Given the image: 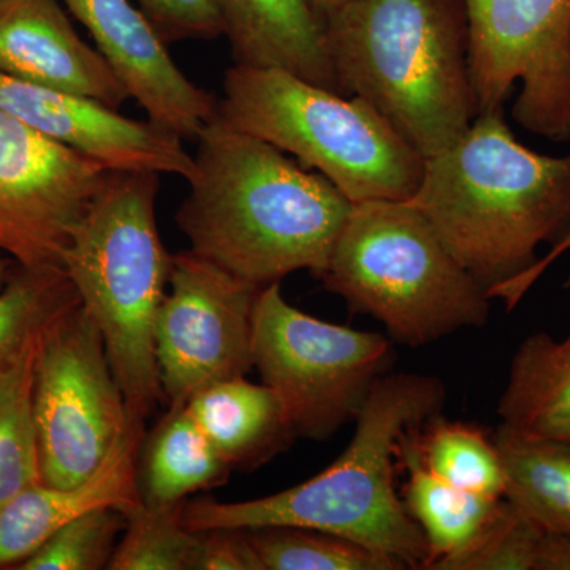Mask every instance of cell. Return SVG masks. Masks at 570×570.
Instances as JSON below:
<instances>
[{
  "mask_svg": "<svg viewBox=\"0 0 570 570\" xmlns=\"http://www.w3.org/2000/svg\"><path fill=\"white\" fill-rule=\"evenodd\" d=\"M197 141L176 213L189 250L261 288L302 269L324 275L354 206L335 184L219 112Z\"/></svg>",
  "mask_w": 570,
  "mask_h": 570,
  "instance_id": "1",
  "label": "cell"
},
{
  "mask_svg": "<svg viewBox=\"0 0 570 570\" xmlns=\"http://www.w3.org/2000/svg\"><path fill=\"white\" fill-rule=\"evenodd\" d=\"M445 397L438 377L384 374L354 420V436L328 468L272 497L186 501L184 524L190 531L306 528L354 540L406 569L425 570L430 547L397 493V455L412 428L441 414Z\"/></svg>",
  "mask_w": 570,
  "mask_h": 570,
  "instance_id": "2",
  "label": "cell"
},
{
  "mask_svg": "<svg viewBox=\"0 0 570 570\" xmlns=\"http://www.w3.org/2000/svg\"><path fill=\"white\" fill-rule=\"evenodd\" d=\"M409 205L433 225L487 294L539 261L570 230V154L521 145L502 110L480 112L468 132L425 159Z\"/></svg>",
  "mask_w": 570,
  "mask_h": 570,
  "instance_id": "3",
  "label": "cell"
},
{
  "mask_svg": "<svg viewBox=\"0 0 570 570\" xmlns=\"http://www.w3.org/2000/svg\"><path fill=\"white\" fill-rule=\"evenodd\" d=\"M341 94L360 97L425 159L478 118L464 0H351L326 14Z\"/></svg>",
  "mask_w": 570,
  "mask_h": 570,
  "instance_id": "4",
  "label": "cell"
},
{
  "mask_svg": "<svg viewBox=\"0 0 570 570\" xmlns=\"http://www.w3.org/2000/svg\"><path fill=\"white\" fill-rule=\"evenodd\" d=\"M159 189L154 171H108L62 258L102 335L130 419L142 425L164 401L154 325L174 264L157 228Z\"/></svg>",
  "mask_w": 570,
  "mask_h": 570,
  "instance_id": "5",
  "label": "cell"
},
{
  "mask_svg": "<svg viewBox=\"0 0 570 570\" xmlns=\"http://www.w3.org/2000/svg\"><path fill=\"white\" fill-rule=\"evenodd\" d=\"M318 279L403 346H428L490 317L487 288L407 202L354 204Z\"/></svg>",
  "mask_w": 570,
  "mask_h": 570,
  "instance_id": "6",
  "label": "cell"
},
{
  "mask_svg": "<svg viewBox=\"0 0 570 570\" xmlns=\"http://www.w3.org/2000/svg\"><path fill=\"white\" fill-rule=\"evenodd\" d=\"M219 115L325 176L352 204L407 202L422 183L425 157L376 108L291 71L235 63Z\"/></svg>",
  "mask_w": 570,
  "mask_h": 570,
  "instance_id": "7",
  "label": "cell"
},
{
  "mask_svg": "<svg viewBox=\"0 0 570 570\" xmlns=\"http://www.w3.org/2000/svg\"><path fill=\"white\" fill-rule=\"evenodd\" d=\"M393 358L389 336L309 316L284 298L279 283L258 291L254 367L283 401L296 438L326 441L354 423Z\"/></svg>",
  "mask_w": 570,
  "mask_h": 570,
  "instance_id": "8",
  "label": "cell"
},
{
  "mask_svg": "<svg viewBox=\"0 0 570 570\" xmlns=\"http://www.w3.org/2000/svg\"><path fill=\"white\" fill-rule=\"evenodd\" d=\"M32 411L41 482L61 489L91 478L134 422L81 303L41 337Z\"/></svg>",
  "mask_w": 570,
  "mask_h": 570,
  "instance_id": "9",
  "label": "cell"
},
{
  "mask_svg": "<svg viewBox=\"0 0 570 570\" xmlns=\"http://www.w3.org/2000/svg\"><path fill=\"white\" fill-rule=\"evenodd\" d=\"M478 111L502 110L530 134L570 141V0H464Z\"/></svg>",
  "mask_w": 570,
  "mask_h": 570,
  "instance_id": "10",
  "label": "cell"
},
{
  "mask_svg": "<svg viewBox=\"0 0 570 570\" xmlns=\"http://www.w3.org/2000/svg\"><path fill=\"white\" fill-rule=\"evenodd\" d=\"M261 287L228 275L193 250L174 255L154 325L160 387L168 409L254 367V307Z\"/></svg>",
  "mask_w": 570,
  "mask_h": 570,
  "instance_id": "11",
  "label": "cell"
},
{
  "mask_svg": "<svg viewBox=\"0 0 570 570\" xmlns=\"http://www.w3.org/2000/svg\"><path fill=\"white\" fill-rule=\"evenodd\" d=\"M108 171L0 110V253L26 268H62Z\"/></svg>",
  "mask_w": 570,
  "mask_h": 570,
  "instance_id": "12",
  "label": "cell"
},
{
  "mask_svg": "<svg viewBox=\"0 0 570 570\" xmlns=\"http://www.w3.org/2000/svg\"><path fill=\"white\" fill-rule=\"evenodd\" d=\"M0 110L108 170L154 171L184 179L194 171V156L178 134L151 119L126 118L81 94L41 88L0 73Z\"/></svg>",
  "mask_w": 570,
  "mask_h": 570,
  "instance_id": "13",
  "label": "cell"
},
{
  "mask_svg": "<svg viewBox=\"0 0 570 570\" xmlns=\"http://www.w3.org/2000/svg\"><path fill=\"white\" fill-rule=\"evenodd\" d=\"M62 2L151 121L181 138H197L216 118L219 100L179 70L167 41L130 0Z\"/></svg>",
  "mask_w": 570,
  "mask_h": 570,
  "instance_id": "14",
  "label": "cell"
},
{
  "mask_svg": "<svg viewBox=\"0 0 570 570\" xmlns=\"http://www.w3.org/2000/svg\"><path fill=\"white\" fill-rule=\"evenodd\" d=\"M0 73L119 107L129 94L59 0H0Z\"/></svg>",
  "mask_w": 570,
  "mask_h": 570,
  "instance_id": "15",
  "label": "cell"
},
{
  "mask_svg": "<svg viewBox=\"0 0 570 570\" xmlns=\"http://www.w3.org/2000/svg\"><path fill=\"white\" fill-rule=\"evenodd\" d=\"M145 425L130 422L100 468L70 489L39 482L0 505V569H17L63 524L91 510L115 508L124 513L142 504L138 460Z\"/></svg>",
  "mask_w": 570,
  "mask_h": 570,
  "instance_id": "16",
  "label": "cell"
},
{
  "mask_svg": "<svg viewBox=\"0 0 570 570\" xmlns=\"http://www.w3.org/2000/svg\"><path fill=\"white\" fill-rule=\"evenodd\" d=\"M235 63L283 69L341 94L325 21L309 0H214Z\"/></svg>",
  "mask_w": 570,
  "mask_h": 570,
  "instance_id": "17",
  "label": "cell"
},
{
  "mask_svg": "<svg viewBox=\"0 0 570 570\" xmlns=\"http://www.w3.org/2000/svg\"><path fill=\"white\" fill-rule=\"evenodd\" d=\"M186 409L232 471L264 466L296 438L275 390L246 376L209 385Z\"/></svg>",
  "mask_w": 570,
  "mask_h": 570,
  "instance_id": "18",
  "label": "cell"
},
{
  "mask_svg": "<svg viewBox=\"0 0 570 570\" xmlns=\"http://www.w3.org/2000/svg\"><path fill=\"white\" fill-rule=\"evenodd\" d=\"M499 425L524 438L570 445V330L524 337L510 362L499 397Z\"/></svg>",
  "mask_w": 570,
  "mask_h": 570,
  "instance_id": "19",
  "label": "cell"
},
{
  "mask_svg": "<svg viewBox=\"0 0 570 570\" xmlns=\"http://www.w3.org/2000/svg\"><path fill=\"white\" fill-rule=\"evenodd\" d=\"M232 468L225 463L186 407L168 409L138 460L142 504L167 508L181 504L202 490L223 485Z\"/></svg>",
  "mask_w": 570,
  "mask_h": 570,
  "instance_id": "20",
  "label": "cell"
},
{
  "mask_svg": "<svg viewBox=\"0 0 570 570\" xmlns=\"http://www.w3.org/2000/svg\"><path fill=\"white\" fill-rule=\"evenodd\" d=\"M504 463V498L546 534L570 538V445L493 431Z\"/></svg>",
  "mask_w": 570,
  "mask_h": 570,
  "instance_id": "21",
  "label": "cell"
},
{
  "mask_svg": "<svg viewBox=\"0 0 570 570\" xmlns=\"http://www.w3.org/2000/svg\"><path fill=\"white\" fill-rule=\"evenodd\" d=\"M404 448L431 474L456 489L480 497L504 498V463L493 433L475 423L449 420L436 414L412 428L403 439Z\"/></svg>",
  "mask_w": 570,
  "mask_h": 570,
  "instance_id": "22",
  "label": "cell"
},
{
  "mask_svg": "<svg viewBox=\"0 0 570 570\" xmlns=\"http://www.w3.org/2000/svg\"><path fill=\"white\" fill-rule=\"evenodd\" d=\"M401 471L406 472L403 498L411 519L425 535L430 547V562L425 570L441 558L461 549L483 527L501 499L480 497L466 490L456 489L444 480L431 474L419 463L403 442L400 455Z\"/></svg>",
  "mask_w": 570,
  "mask_h": 570,
  "instance_id": "23",
  "label": "cell"
},
{
  "mask_svg": "<svg viewBox=\"0 0 570 570\" xmlns=\"http://www.w3.org/2000/svg\"><path fill=\"white\" fill-rule=\"evenodd\" d=\"M41 335L0 370V505L41 482L32 395Z\"/></svg>",
  "mask_w": 570,
  "mask_h": 570,
  "instance_id": "24",
  "label": "cell"
},
{
  "mask_svg": "<svg viewBox=\"0 0 570 570\" xmlns=\"http://www.w3.org/2000/svg\"><path fill=\"white\" fill-rule=\"evenodd\" d=\"M77 305L80 296L63 268L14 264L0 291V370Z\"/></svg>",
  "mask_w": 570,
  "mask_h": 570,
  "instance_id": "25",
  "label": "cell"
},
{
  "mask_svg": "<svg viewBox=\"0 0 570 570\" xmlns=\"http://www.w3.org/2000/svg\"><path fill=\"white\" fill-rule=\"evenodd\" d=\"M264 570H404L387 554L316 530L268 527L247 530Z\"/></svg>",
  "mask_w": 570,
  "mask_h": 570,
  "instance_id": "26",
  "label": "cell"
},
{
  "mask_svg": "<svg viewBox=\"0 0 570 570\" xmlns=\"http://www.w3.org/2000/svg\"><path fill=\"white\" fill-rule=\"evenodd\" d=\"M186 502V501H184ZM138 505L112 553L110 570H193L198 531L183 521V505Z\"/></svg>",
  "mask_w": 570,
  "mask_h": 570,
  "instance_id": "27",
  "label": "cell"
},
{
  "mask_svg": "<svg viewBox=\"0 0 570 570\" xmlns=\"http://www.w3.org/2000/svg\"><path fill=\"white\" fill-rule=\"evenodd\" d=\"M546 532L502 498L472 539L428 570H538Z\"/></svg>",
  "mask_w": 570,
  "mask_h": 570,
  "instance_id": "28",
  "label": "cell"
},
{
  "mask_svg": "<svg viewBox=\"0 0 570 570\" xmlns=\"http://www.w3.org/2000/svg\"><path fill=\"white\" fill-rule=\"evenodd\" d=\"M126 524L122 510H91L63 524L14 570L108 569Z\"/></svg>",
  "mask_w": 570,
  "mask_h": 570,
  "instance_id": "29",
  "label": "cell"
},
{
  "mask_svg": "<svg viewBox=\"0 0 570 570\" xmlns=\"http://www.w3.org/2000/svg\"><path fill=\"white\" fill-rule=\"evenodd\" d=\"M167 43L224 36L214 0H135Z\"/></svg>",
  "mask_w": 570,
  "mask_h": 570,
  "instance_id": "30",
  "label": "cell"
},
{
  "mask_svg": "<svg viewBox=\"0 0 570 570\" xmlns=\"http://www.w3.org/2000/svg\"><path fill=\"white\" fill-rule=\"evenodd\" d=\"M193 570H264L247 530L198 531Z\"/></svg>",
  "mask_w": 570,
  "mask_h": 570,
  "instance_id": "31",
  "label": "cell"
},
{
  "mask_svg": "<svg viewBox=\"0 0 570 570\" xmlns=\"http://www.w3.org/2000/svg\"><path fill=\"white\" fill-rule=\"evenodd\" d=\"M570 250V230L568 234L562 236L561 242H558L557 245L551 246L549 254L546 257H539V261L535 262L534 266L531 269H528L524 275L515 277V279L509 281V283L498 285V287L491 288L489 292V296L491 299H501L504 303L505 309L513 311L517 306L523 302L524 296H527L528 292L534 287L535 283L546 275L547 269L550 268L558 258L562 257L566 253Z\"/></svg>",
  "mask_w": 570,
  "mask_h": 570,
  "instance_id": "32",
  "label": "cell"
},
{
  "mask_svg": "<svg viewBox=\"0 0 570 570\" xmlns=\"http://www.w3.org/2000/svg\"><path fill=\"white\" fill-rule=\"evenodd\" d=\"M538 570H570V538L546 534L540 547Z\"/></svg>",
  "mask_w": 570,
  "mask_h": 570,
  "instance_id": "33",
  "label": "cell"
},
{
  "mask_svg": "<svg viewBox=\"0 0 570 570\" xmlns=\"http://www.w3.org/2000/svg\"><path fill=\"white\" fill-rule=\"evenodd\" d=\"M309 2L311 6L316 9L317 13L321 14L322 18H325L326 14L340 9V7L346 6L351 0H309Z\"/></svg>",
  "mask_w": 570,
  "mask_h": 570,
  "instance_id": "34",
  "label": "cell"
},
{
  "mask_svg": "<svg viewBox=\"0 0 570 570\" xmlns=\"http://www.w3.org/2000/svg\"><path fill=\"white\" fill-rule=\"evenodd\" d=\"M10 261L11 258H7L6 254L0 253V291H2L3 285L9 281L11 269H13L14 262Z\"/></svg>",
  "mask_w": 570,
  "mask_h": 570,
  "instance_id": "35",
  "label": "cell"
}]
</instances>
